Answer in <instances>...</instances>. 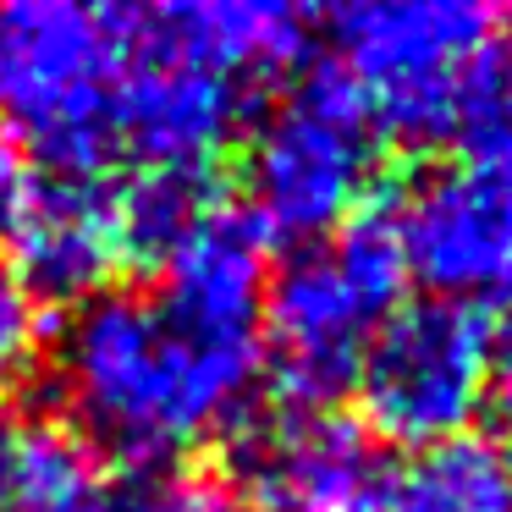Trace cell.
<instances>
[{"instance_id": "obj_1", "label": "cell", "mask_w": 512, "mask_h": 512, "mask_svg": "<svg viewBox=\"0 0 512 512\" xmlns=\"http://www.w3.org/2000/svg\"><path fill=\"white\" fill-rule=\"evenodd\" d=\"M259 320H226L166 292H100L61 325L56 386L94 441L138 468L232 430L259 386Z\"/></svg>"}, {"instance_id": "obj_2", "label": "cell", "mask_w": 512, "mask_h": 512, "mask_svg": "<svg viewBox=\"0 0 512 512\" xmlns=\"http://www.w3.org/2000/svg\"><path fill=\"white\" fill-rule=\"evenodd\" d=\"M122 78V6L6 0L0 6V122L50 177H100L116 160L111 105Z\"/></svg>"}, {"instance_id": "obj_3", "label": "cell", "mask_w": 512, "mask_h": 512, "mask_svg": "<svg viewBox=\"0 0 512 512\" xmlns=\"http://www.w3.org/2000/svg\"><path fill=\"white\" fill-rule=\"evenodd\" d=\"M402 254L386 221H347L342 232L303 243L265 287L259 320L270 336V364L292 408H331L358 380L375 331L402 298Z\"/></svg>"}, {"instance_id": "obj_4", "label": "cell", "mask_w": 512, "mask_h": 512, "mask_svg": "<svg viewBox=\"0 0 512 512\" xmlns=\"http://www.w3.org/2000/svg\"><path fill=\"white\" fill-rule=\"evenodd\" d=\"M496 28L501 12L479 0H358L331 12L342 72L369 116L408 144H452L463 83Z\"/></svg>"}, {"instance_id": "obj_5", "label": "cell", "mask_w": 512, "mask_h": 512, "mask_svg": "<svg viewBox=\"0 0 512 512\" xmlns=\"http://www.w3.org/2000/svg\"><path fill=\"white\" fill-rule=\"evenodd\" d=\"M375 171V116L342 67H320L265 116L248 149V215L265 237L320 243L358 210Z\"/></svg>"}, {"instance_id": "obj_6", "label": "cell", "mask_w": 512, "mask_h": 512, "mask_svg": "<svg viewBox=\"0 0 512 512\" xmlns=\"http://www.w3.org/2000/svg\"><path fill=\"white\" fill-rule=\"evenodd\" d=\"M490 369H496V325L479 303H397L358 364L369 435L419 446V452L452 441L485 408Z\"/></svg>"}, {"instance_id": "obj_7", "label": "cell", "mask_w": 512, "mask_h": 512, "mask_svg": "<svg viewBox=\"0 0 512 512\" xmlns=\"http://www.w3.org/2000/svg\"><path fill=\"white\" fill-rule=\"evenodd\" d=\"M243 111L248 89L193 45L177 6H122V78L111 105L116 155H133L138 166L204 171L237 133Z\"/></svg>"}, {"instance_id": "obj_8", "label": "cell", "mask_w": 512, "mask_h": 512, "mask_svg": "<svg viewBox=\"0 0 512 512\" xmlns=\"http://www.w3.org/2000/svg\"><path fill=\"white\" fill-rule=\"evenodd\" d=\"M386 226L402 270L435 287V298L474 303V292L512 287V171L468 160L441 166L402 193Z\"/></svg>"}, {"instance_id": "obj_9", "label": "cell", "mask_w": 512, "mask_h": 512, "mask_svg": "<svg viewBox=\"0 0 512 512\" xmlns=\"http://www.w3.org/2000/svg\"><path fill=\"white\" fill-rule=\"evenodd\" d=\"M237 474L270 512H375L391 485L380 441L336 408H287L254 424Z\"/></svg>"}, {"instance_id": "obj_10", "label": "cell", "mask_w": 512, "mask_h": 512, "mask_svg": "<svg viewBox=\"0 0 512 512\" xmlns=\"http://www.w3.org/2000/svg\"><path fill=\"white\" fill-rule=\"evenodd\" d=\"M12 276L28 298L89 303L122 270L127 243L116 221V188L100 177H34L12 182L6 199Z\"/></svg>"}, {"instance_id": "obj_11", "label": "cell", "mask_w": 512, "mask_h": 512, "mask_svg": "<svg viewBox=\"0 0 512 512\" xmlns=\"http://www.w3.org/2000/svg\"><path fill=\"white\" fill-rule=\"evenodd\" d=\"M177 17L193 45L243 89L281 78L309 56V12L281 0H188Z\"/></svg>"}, {"instance_id": "obj_12", "label": "cell", "mask_w": 512, "mask_h": 512, "mask_svg": "<svg viewBox=\"0 0 512 512\" xmlns=\"http://www.w3.org/2000/svg\"><path fill=\"white\" fill-rule=\"evenodd\" d=\"M386 512H512V441L463 430L413 452L386 485Z\"/></svg>"}, {"instance_id": "obj_13", "label": "cell", "mask_w": 512, "mask_h": 512, "mask_svg": "<svg viewBox=\"0 0 512 512\" xmlns=\"http://www.w3.org/2000/svg\"><path fill=\"white\" fill-rule=\"evenodd\" d=\"M210 171L144 166L127 188H116V221H122L127 259H166L204 215L215 210Z\"/></svg>"}, {"instance_id": "obj_14", "label": "cell", "mask_w": 512, "mask_h": 512, "mask_svg": "<svg viewBox=\"0 0 512 512\" xmlns=\"http://www.w3.org/2000/svg\"><path fill=\"white\" fill-rule=\"evenodd\" d=\"M39 347V303L17 287L12 270H0V380L34 358Z\"/></svg>"}, {"instance_id": "obj_15", "label": "cell", "mask_w": 512, "mask_h": 512, "mask_svg": "<svg viewBox=\"0 0 512 512\" xmlns=\"http://www.w3.org/2000/svg\"><path fill=\"white\" fill-rule=\"evenodd\" d=\"M490 391H496L501 413L512 419V331H507V342H496V369H490Z\"/></svg>"}, {"instance_id": "obj_16", "label": "cell", "mask_w": 512, "mask_h": 512, "mask_svg": "<svg viewBox=\"0 0 512 512\" xmlns=\"http://www.w3.org/2000/svg\"><path fill=\"white\" fill-rule=\"evenodd\" d=\"M6 199H12V177H6V166H0V221H6Z\"/></svg>"}, {"instance_id": "obj_17", "label": "cell", "mask_w": 512, "mask_h": 512, "mask_svg": "<svg viewBox=\"0 0 512 512\" xmlns=\"http://www.w3.org/2000/svg\"><path fill=\"white\" fill-rule=\"evenodd\" d=\"M0 512H17V507H6V501H0Z\"/></svg>"}, {"instance_id": "obj_18", "label": "cell", "mask_w": 512, "mask_h": 512, "mask_svg": "<svg viewBox=\"0 0 512 512\" xmlns=\"http://www.w3.org/2000/svg\"><path fill=\"white\" fill-rule=\"evenodd\" d=\"M215 512H232V507H226V501H221V507H215Z\"/></svg>"}]
</instances>
